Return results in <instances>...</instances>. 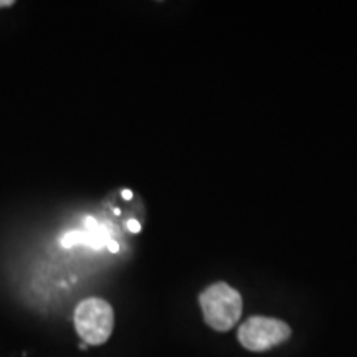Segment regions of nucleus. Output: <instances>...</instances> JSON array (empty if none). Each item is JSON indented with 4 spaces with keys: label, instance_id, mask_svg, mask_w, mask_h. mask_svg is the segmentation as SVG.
Listing matches in <instances>:
<instances>
[{
    "label": "nucleus",
    "instance_id": "7ed1b4c3",
    "mask_svg": "<svg viewBox=\"0 0 357 357\" xmlns=\"http://www.w3.org/2000/svg\"><path fill=\"white\" fill-rule=\"evenodd\" d=\"M289 334H291V329L283 321L255 316L240 326L238 341L248 351L261 352L284 342Z\"/></svg>",
    "mask_w": 357,
    "mask_h": 357
},
{
    "label": "nucleus",
    "instance_id": "f257e3e1",
    "mask_svg": "<svg viewBox=\"0 0 357 357\" xmlns=\"http://www.w3.org/2000/svg\"><path fill=\"white\" fill-rule=\"evenodd\" d=\"M199 301L205 323L215 331H229L242 316V296L227 283H215L208 287L200 294Z\"/></svg>",
    "mask_w": 357,
    "mask_h": 357
},
{
    "label": "nucleus",
    "instance_id": "0eeeda50",
    "mask_svg": "<svg viewBox=\"0 0 357 357\" xmlns=\"http://www.w3.org/2000/svg\"><path fill=\"white\" fill-rule=\"evenodd\" d=\"M123 197L126 199V200H131V199H132V194H131V190H123Z\"/></svg>",
    "mask_w": 357,
    "mask_h": 357
},
{
    "label": "nucleus",
    "instance_id": "20e7f679",
    "mask_svg": "<svg viewBox=\"0 0 357 357\" xmlns=\"http://www.w3.org/2000/svg\"><path fill=\"white\" fill-rule=\"evenodd\" d=\"M128 229H129V231H132V234H139L141 225L136 220H129L128 222Z\"/></svg>",
    "mask_w": 357,
    "mask_h": 357
},
{
    "label": "nucleus",
    "instance_id": "423d86ee",
    "mask_svg": "<svg viewBox=\"0 0 357 357\" xmlns=\"http://www.w3.org/2000/svg\"><path fill=\"white\" fill-rule=\"evenodd\" d=\"M12 6H13L12 0H0V8H3V7H12Z\"/></svg>",
    "mask_w": 357,
    "mask_h": 357
},
{
    "label": "nucleus",
    "instance_id": "f03ea898",
    "mask_svg": "<svg viewBox=\"0 0 357 357\" xmlns=\"http://www.w3.org/2000/svg\"><path fill=\"white\" fill-rule=\"evenodd\" d=\"M75 326L79 337L91 346L106 342L113 333L114 312L109 303L100 298H88L75 311Z\"/></svg>",
    "mask_w": 357,
    "mask_h": 357
},
{
    "label": "nucleus",
    "instance_id": "39448f33",
    "mask_svg": "<svg viewBox=\"0 0 357 357\" xmlns=\"http://www.w3.org/2000/svg\"><path fill=\"white\" fill-rule=\"evenodd\" d=\"M108 247H109V250H111V252H113V253H116V252H118V250H119V247H118V243H116V242H114V240H109Z\"/></svg>",
    "mask_w": 357,
    "mask_h": 357
}]
</instances>
